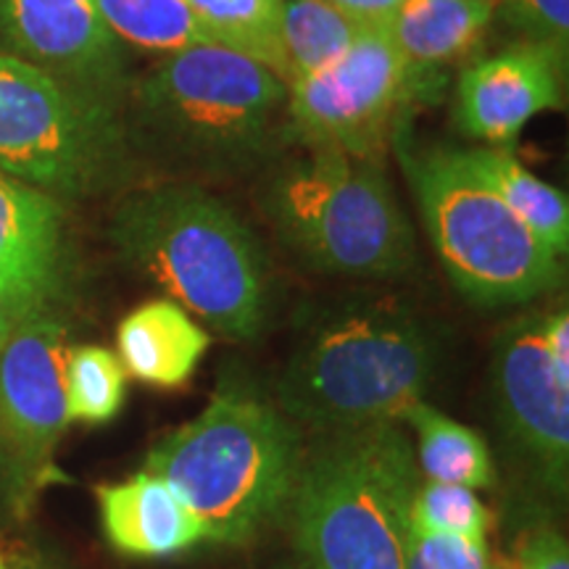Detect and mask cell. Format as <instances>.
I'll return each instance as SVG.
<instances>
[{"label":"cell","instance_id":"cell-21","mask_svg":"<svg viewBox=\"0 0 569 569\" xmlns=\"http://www.w3.org/2000/svg\"><path fill=\"white\" fill-rule=\"evenodd\" d=\"M188 6L211 42L264 63L284 82L282 0H188Z\"/></svg>","mask_w":569,"mask_h":569},{"label":"cell","instance_id":"cell-11","mask_svg":"<svg viewBox=\"0 0 569 569\" xmlns=\"http://www.w3.org/2000/svg\"><path fill=\"white\" fill-rule=\"evenodd\" d=\"M496 411L511 443L557 496H567L569 382L561 380L543 343L538 317L517 319L498 332L490 356Z\"/></svg>","mask_w":569,"mask_h":569},{"label":"cell","instance_id":"cell-7","mask_svg":"<svg viewBox=\"0 0 569 569\" xmlns=\"http://www.w3.org/2000/svg\"><path fill=\"white\" fill-rule=\"evenodd\" d=\"M398 159L448 280L478 306H517L561 282L559 256L478 174L459 151L415 153L398 142Z\"/></svg>","mask_w":569,"mask_h":569},{"label":"cell","instance_id":"cell-4","mask_svg":"<svg viewBox=\"0 0 569 569\" xmlns=\"http://www.w3.org/2000/svg\"><path fill=\"white\" fill-rule=\"evenodd\" d=\"M132 109L156 159L203 174L246 172L288 138V84L217 42L161 56L134 84Z\"/></svg>","mask_w":569,"mask_h":569},{"label":"cell","instance_id":"cell-6","mask_svg":"<svg viewBox=\"0 0 569 569\" xmlns=\"http://www.w3.org/2000/svg\"><path fill=\"white\" fill-rule=\"evenodd\" d=\"M280 243L325 274L388 280L415 267V232L380 159L306 148L259 196Z\"/></svg>","mask_w":569,"mask_h":569},{"label":"cell","instance_id":"cell-9","mask_svg":"<svg viewBox=\"0 0 569 569\" xmlns=\"http://www.w3.org/2000/svg\"><path fill=\"white\" fill-rule=\"evenodd\" d=\"M422 84L386 24L365 27L340 59L288 82V138L303 148H338L359 159H380L398 111Z\"/></svg>","mask_w":569,"mask_h":569},{"label":"cell","instance_id":"cell-15","mask_svg":"<svg viewBox=\"0 0 569 569\" xmlns=\"http://www.w3.org/2000/svg\"><path fill=\"white\" fill-rule=\"evenodd\" d=\"M98 503H101L106 538L127 557H174L193 549L198 540H206L193 511L151 472L98 488Z\"/></svg>","mask_w":569,"mask_h":569},{"label":"cell","instance_id":"cell-26","mask_svg":"<svg viewBox=\"0 0 569 569\" xmlns=\"http://www.w3.org/2000/svg\"><path fill=\"white\" fill-rule=\"evenodd\" d=\"M488 565L486 543L425 532L411 525L407 569H488Z\"/></svg>","mask_w":569,"mask_h":569},{"label":"cell","instance_id":"cell-10","mask_svg":"<svg viewBox=\"0 0 569 569\" xmlns=\"http://www.w3.org/2000/svg\"><path fill=\"white\" fill-rule=\"evenodd\" d=\"M67 327L51 315L27 319L0 353V465L19 501L51 469L69 425Z\"/></svg>","mask_w":569,"mask_h":569},{"label":"cell","instance_id":"cell-3","mask_svg":"<svg viewBox=\"0 0 569 569\" xmlns=\"http://www.w3.org/2000/svg\"><path fill=\"white\" fill-rule=\"evenodd\" d=\"M436 361V338L409 306L353 301L311 327L277 382V403L322 436L398 422L425 398Z\"/></svg>","mask_w":569,"mask_h":569},{"label":"cell","instance_id":"cell-1","mask_svg":"<svg viewBox=\"0 0 569 569\" xmlns=\"http://www.w3.org/2000/svg\"><path fill=\"white\" fill-rule=\"evenodd\" d=\"M119 253L177 306L227 338L253 340L272 315V272L251 227L198 184H156L119 206Z\"/></svg>","mask_w":569,"mask_h":569},{"label":"cell","instance_id":"cell-18","mask_svg":"<svg viewBox=\"0 0 569 569\" xmlns=\"http://www.w3.org/2000/svg\"><path fill=\"white\" fill-rule=\"evenodd\" d=\"M469 172H475L511 211L538 234L557 256L569 248V201L565 190L553 188L522 167L503 148H469L459 151Z\"/></svg>","mask_w":569,"mask_h":569},{"label":"cell","instance_id":"cell-2","mask_svg":"<svg viewBox=\"0 0 569 569\" xmlns=\"http://www.w3.org/2000/svg\"><path fill=\"white\" fill-rule=\"evenodd\" d=\"M303 451L301 430L280 407L224 386L148 453L146 472L180 496L206 540L246 543L288 511Z\"/></svg>","mask_w":569,"mask_h":569},{"label":"cell","instance_id":"cell-19","mask_svg":"<svg viewBox=\"0 0 569 569\" xmlns=\"http://www.w3.org/2000/svg\"><path fill=\"white\" fill-rule=\"evenodd\" d=\"M403 419L417 430V467L422 469L425 480L469 490L493 486V457L478 430L446 417L425 401H417Z\"/></svg>","mask_w":569,"mask_h":569},{"label":"cell","instance_id":"cell-32","mask_svg":"<svg viewBox=\"0 0 569 569\" xmlns=\"http://www.w3.org/2000/svg\"><path fill=\"white\" fill-rule=\"evenodd\" d=\"M274 569H306L303 565H280V567H274Z\"/></svg>","mask_w":569,"mask_h":569},{"label":"cell","instance_id":"cell-14","mask_svg":"<svg viewBox=\"0 0 569 569\" xmlns=\"http://www.w3.org/2000/svg\"><path fill=\"white\" fill-rule=\"evenodd\" d=\"M61 284V203L0 172V293L38 317L48 315Z\"/></svg>","mask_w":569,"mask_h":569},{"label":"cell","instance_id":"cell-30","mask_svg":"<svg viewBox=\"0 0 569 569\" xmlns=\"http://www.w3.org/2000/svg\"><path fill=\"white\" fill-rule=\"evenodd\" d=\"M27 319H32L30 311H24L19 303H13L11 298H6L3 293H0V353H3V348L9 346L13 332H17L19 327L27 322Z\"/></svg>","mask_w":569,"mask_h":569},{"label":"cell","instance_id":"cell-20","mask_svg":"<svg viewBox=\"0 0 569 569\" xmlns=\"http://www.w3.org/2000/svg\"><path fill=\"white\" fill-rule=\"evenodd\" d=\"M365 27L325 0H282L280 42L284 82L315 74L340 59Z\"/></svg>","mask_w":569,"mask_h":569},{"label":"cell","instance_id":"cell-25","mask_svg":"<svg viewBox=\"0 0 569 569\" xmlns=\"http://www.w3.org/2000/svg\"><path fill=\"white\" fill-rule=\"evenodd\" d=\"M501 17L525 34L569 59V0H498Z\"/></svg>","mask_w":569,"mask_h":569},{"label":"cell","instance_id":"cell-29","mask_svg":"<svg viewBox=\"0 0 569 569\" xmlns=\"http://www.w3.org/2000/svg\"><path fill=\"white\" fill-rule=\"evenodd\" d=\"M325 3L336 6L338 11H343L346 17L359 21L361 27H372L386 24L403 0H325Z\"/></svg>","mask_w":569,"mask_h":569},{"label":"cell","instance_id":"cell-24","mask_svg":"<svg viewBox=\"0 0 569 569\" xmlns=\"http://www.w3.org/2000/svg\"><path fill=\"white\" fill-rule=\"evenodd\" d=\"M411 525L425 532L486 543L490 517L475 490L425 480L411 503Z\"/></svg>","mask_w":569,"mask_h":569},{"label":"cell","instance_id":"cell-8","mask_svg":"<svg viewBox=\"0 0 569 569\" xmlns=\"http://www.w3.org/2000/svg\"><path fill=\"white\" fill-rule=\"evenodd\" d=\"M122 156L113 109L0 48V172L42 193L96 188Z\"/></svg>","mask_w":569,"mask_h":569},{"label":"cell","instance_id":"cell-23","mask_svg":"<svg viewBox=\"0 0 569 569\" xmlns=\"http://www.w3.org/2000/svg\"><path fill=\"white\" fill-rule=\"evenodd\" d=\"M69 422L101 425L119 415L124 403L127 369L117 353L101 346L71 348L67 356Z\"/></svg>","mask_w":569,"mask_h":569},{"label":"cell","instance_id":"cell-27","mask_svg":"<svg viewBox=\"0 0 569 569\" xmlns=\"http://www.w3.org/2000/svg\"><path fill=\"white\" fill-rule=\"evenodd\" d=\"M517 569H569L565 536L551 528H536L519 540Z\"/></svg>","mask_w":569,"mask_h":569},{"label":"cell","instance_id":"cell-17","mask_svg":"<svg viewBox=\"0 0 569 569\" xmlns=\"http://www.w3.org/2000/svg\"><path fill=\"white\" fill-rule=\"evenodd\" d=\"M498 13V0H403L386 30L419 80L465 59L480 46Z\"/></svg>","mask_w":569,"mask_h":569},{"label":"cell","instance_id":"cell-13","mask_svg":"<svg viewBox=\"0 0 569 569\" xmlns=\"http://www.w3.org/2000/svg\"><path fill=\"white\" fill-rule=\"evenodd\" d=\"M567 56L522 40L461 71L457 127L469 138L503 146L532 119L565 106Z\"/></svg>","mask_w":569,"mask_h":569},{"label":"cell","instance_id":"cell-31","mask_svg":"<svg viewBox=\"0 0 569 569\" xmlns=\"http://www.w3.org/2000/svg\"><path fill=\"white\" fill-rule=\"evenodd\" d=\"M488 569H517V565H509V561H503V559H490Z\"/></svg>","mask_w":569,"mask_h":569},{"label":"cell","instance_id":"cell-28","mask_svg":"<svg viewBox=\"0 0 569 569\" xmlns=\"http://www.w3.org/2000/svg\"><path fill=\"white\" fill-rule=\"evenodd\" d=\"M543 327V343L551 356V365L557 369L561 380L569 382V317L567 311L540 319Z\"/></svg>","mask_w":569,"mask_h":569},{"label":"cell","instance_id":"cell-16","mask_svg":"<svg viewBox=\"0 0 569 569\" xmlns=\"http://www.w3.org/2000/svg\"><path fill=\"white\" fill-rule=\"evenodd\" d=\"M209 332L174 301L142 303L117 330L119 361L153 388H180L209 351Z\"/></svg>","mask_w":569,"mask_h":569},{"label":"cell","instance_id":"cell-33","mask_svg":"<svg viewBox=\"0 0 569 569\" xmlns=\"http://www.w3.org/2000/svg\"><path fill=\"white\" fill-rule=\"evenodd\" d=\"M0 569H9V565H6L3 557H0Z\"/></svg>","mask_w":569,"mask_h":569},{"label":"cell","instance_id":"cell-22","mask_svg":"<svg viewBox=\"0 0 569 569\" xmlns=\"http://www.w3.org/2000/svg\"><path fill=\"white\" fill-rule=\"evenodd\" d=\"M103 24L122 46L169 56L211 42L188 0H96Z\"/></svg>","mask_w":569,"mask_h":569},{"label":"cell","instance_id":"cell-5","mask_svg":"<svg viewBox=\"0 0 569 569\" xmlns=\"http://www.w3.org/2000/svg\"><path fill=\"white\" fill-rule=\"evenodd\" d=\"M419 467L396 422L330 432L303 451L290 528L306 569H407Z\"/></svg>","mask_w":569,"mask_h":569},{"label":"cell","instance_id":"cell-12","mask_svg":"<svg viewBox=\"0 0 569 569\" xmlns=\"http://www.w3.org/2000/svg\"><path fill=\"white\" fill-rule=\"evenodd\" d=\"M6 51L109 103L124 80V56L96 0H0Z\"/></svg>","mask_w":569,"mask_h":569}]
</instances>
